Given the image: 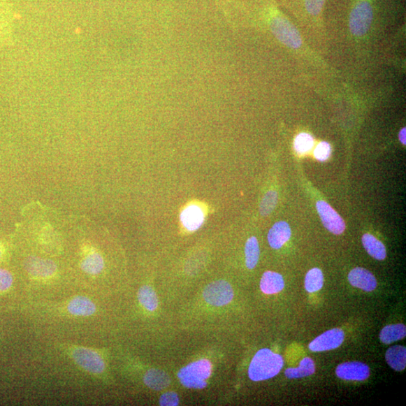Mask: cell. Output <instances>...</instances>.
Wrapping results in <instances>:
<instances>
[{
  "mask_svg": "<svg viewBox=\"0 0 406 406\" xmlns=\"http://www.w3.org/2000/svg\"><path fill=\"white\" fill-rule=\"evenodd\" d=\"M406 335V328L403 324L386 326L380 333L379 338L384 344H391L403 340Z\"/></svg>",
  "mask_w": 406,
  "mask_h": 406,
  "instance_id": "obj_21",
  "label": "cell"
},
{
  "mask_svg": "<svg viewBox=\"0 0 406 406\" xmlns=\"http://www.w3.org/2000/svg\"><path fill=\"white\" fill-rule=\"evenodd\" d=\"M13 276L9 271L0 268V292H5L12 288Z\"/></svg>",
  "mask_w": 406,
  "mask_h": 406,
  "instance_id": "obj_29",
  "label": "cell"
},
{
  "mask_svg": "<svg viewBox=\"0 0 406 406\" xmlns=\"http://www.w3.org/2000/svg\"><path fill=\"white\" fill-rule=\"evenodd\" d=\"M26 268L28 273L35 278L42 280L52 278L57 270L53 261L39 259L37 256L29 257L26 262Z\"/></svg>",
  "mask_w": 406,
  "mask_h": 406,
  "instance_id": "obj_10",
  "label": "cell"
},
{
  "mask_svg": "<svg viewBox=\"0 0 406 406\" xmlns=\"http://www.w3.org/2000/svg\"><path fill=\"white\" fill-rule=\"evenodd\" d=\"M284 288L283 276L275 272H266L261 282V289L266 294L280 293Z\"/></svg>",
  "mask_w": 406,
  "mask_h": 406,
  "instance_id": "obj_17",
  "label": "cell"
},
{
  "mask_svg": "<svg viewBox=\"0 0 406 406\" xmlns=\"http://www.w3.org/2000/svg\"><path fill=\"white\" fill-rule=\"evenodd\" d=\"M405 133H406L405 128H403V129H402V130L399 134L400 140L402 143V144H403V145L406 144Z\"/></svg>",
  "mask_w": 406,
  "mask_h": 406,
  "instance_id": "obj_32",
  "label": "cell"
},
{
  "mask_svg": "<svg viewBox=\"0 0 406 406\" xmlns=\"http://www.w3.org/2000/svg\"><path fill=\"white\" fill-rule=\"evenodd\" d=\"M284 360L281 355L268 349L257 352L250 364L249 378L254 382L264 381L275 377L282 370Z\"/></svg>",
  "mask_w": 406,
  "mask_h": 406,
  "instance_id": "obj_1",
  "label": "cell"
},
{
  "mask_svg": "<svg viewBox=\"0 0 406 406\" xmlns=\"http://www.w3.org/2000/svg\"><path fill=\"white\" fill-rule=\"evenodd\" d=\"M144 382L152 390L161 391L170 385L171 378L165 372L153 369L145 375Z\"/></svg>",
  "mask_w": 406,
  "mask_h": 406,
  "instance_id": "obj_18",
  "label": "cell"
},
{
  "mask_svg": "<svg viewBox=\"0 0 406 406\" xmlns=\"http://www.w3.org/2000/svg\"><path fill=\"white\" fill-rule=\"evenodd\" d=\"M336 375L348 381H364L370 377V368L361 362H346L338 366Z\"/></svg>",
  "mask_w": 406,
  "mask_h": 406,
  "instance_id": "obj_9",
  "label": "cell"
},
{
  "mask_svg": "<svg viewBox=\"0 0 406 406\" xmlns=\"http://www.w3.org/2000/svg\"><path fill=\"white\" fill-rule=\"evenodd\" d=\"M14 15L8 5L0 0V48L12 39Z\"/></svg>",
  "mask_w": 406,
  "mask_h": 406,
  "instance_id": "obj_12",
  "label": "cell"
},
{
  "mask_svg": "<svg viewBox=\"0 0 406 406\" xmlns=\"http://www.w3.org/2000/svg\"><path fill=\"white\" fill-rule=\"evenodd\" d=\"M324 285V275L322 271L318 268H314L306 274L305 280V288L309 293L319 291Z\"/></svg>",
  "mask_w": 406,
  "mask_h": 406,
  "instance_id": "obj_24",
  "label": "cell"
},
{
  "mask_svg": "<svg viewBox=\"0 0 406 406\" xmlns=\"http://www.w3.org/2000/svg\"><path fill=\"white\" fill-rule=\"evenodd\" d=\"M270 27L273 35L284 45L294 49L302 45V38L298 31L284 17L273 15L270 19Z\"/></svg>",
  "mask_w": 406,
  "mask_h": 406,
  "instance_id": "obj_3",
  "label": "cell"
},
{
  "mask_svg": "<svg viewBox=\"0 0 406 406\" xmlns=\"http://www.w3.org/2000/svg\"><path fill=\"white\" fill-rule=\"evenodd\" d=\"M331 154V147L328 143L322 142L315 148L314 155L317 160L326 161L328 159Z\"/></svg>",
  "mask_w": 406,
  "mask_h": 406,
  "instance_id": "obj_28",
  "label": "cell"
},
{
  "mask_svg": "<svg viewBox=\"0 0 406 406\" xmlns=\"http://www.w3.org/2000/svg\"><path fill=\"white\" fill-rule=\"evenodd\" d=\"M345 340V333L341 329L326 331L310 344V349L314 352L330 351L340 347Z\"/></svg>",
  "mask_w": 406,
  "mask_h": 406,
  "instance_id": "obj_8",
  "label": "cell"
},
{
  "mask_svg": "<svg viewBox=\"0 0 406 406\" xmlns=\"http://www.w3.org/2000/svg\"><path fill=\"white\" fill-rule=\"evenodd\" d=\"M105 266L103 256L94 249H88L81 262V268L87 274L96 275L101 274Z\"/></svg>",
  "mask_w": 406,
  "mask_h": 406,
  "instance_id": "obj_15",
  "label": "cell"
},
{
  "mask_svg": "<svg viewBox=\"0 0 406 406\" xmlns=\"http://www.w3.org/2000/svg\"><path fill=\"white\" fill-rule=\"evenodd\" d=\"M315 372V365L312 359L305 358L300 362L298 368H289L285 370V376L289 379H301L312 375Z\"/></svg>",
  "mask_w": 406,
  "mask_h": 406,
  "instance_id": "obj_22",
  "label": "cell"
},
{
  "mask_svg": "<svg viewBox=\"0 0 406 406\" xmlns=\"http://www.w3.org/2000/svg\"><path fill=\"white\" fill-rule=\"evenodd\" d=\"M325 0H305L307 11L312 15H319L322 10Z\"/></svg>",
  "mask_w": 406,
  "mask_h": 406,
  "instance_id": "obj_30",
  "label": "cell"
},
{
  "mask_svg": "<svg viewBox=\"0 0 406 406\" xmlns=\"http://www.w3.org/2000/svg\"><path fill=\"white\" fill-rule=\"evenodd\" d=\"M177 395L174 392H168L161 396L160 404L163 406H175L178 405Z\"/></svg>",
  "mask_w": 406,
  "mask_h": 406,
  "instance_id": "obj_31",
  "label": "cell"
},
{
  "mask_svg": "<svg viewBox=\"0 0 406 406\" xmlns=\"http://www.w3.org/2000/svg\"><path fill=\"white\" fill-rule=\"evenodd\" d=\"M291 230L289 224L280 222L273 225L268 233V242L274 249H280L291 239Z\"/></svg>",
  "mask_w": 406,
  "mask_h": 406,
  "instance_id": "obj_14",
  "label": "cell"
},
{
  "mask_svg": "<svg viewBox=\"0 0 406 406\" xmlns=\"http://www.w3.org/2000/svg\"><path fill=\"white\" fill-rule=\"evenodd\" d=\"M231 285L225 281H217L208 285L203 292L204 300L213 306H223L233 298Z\"/></svg>",
  "mask_w": 406,
  "mask_h": 406,
  "instance_id": "obj_6",
  "label": "cell"
},
{
  "mask_svg": "<svg viewBox=\"0 0 406 406\" xmlns=\"http://www.w3.org/2000/svg\"><path fill=\"white\" fill-rule=\"evenodd\" d=\"M386 361L396 371H403L406 366V349L404 346L394 345L385 354Z\"/></svg>",
  "mask_w": 406,
  "mask_h": 406,
  "instance_id": "obj_19",
  "label": "cell"
},
{
  "mask_svg": "<svg viewBox=\"0 0 406 406\" xmlns=\"http://www.w3.org/2000/svg\"><path fill=\"white\" fill-rule=\"evenodd\" d=\"M3 254V247H2V246H1V245H0V259H2Z\"/></svg>",
  "mask_w": 406,
  "mask_h": 406,
  "instance_id": "obj_33",
  "label": "cell"
},
{
  "mask_svg": "<svg viewBox=\"0 0 406 406\" xmlns=\"http://www.w3.org/2000/svg\"><path fill=\"white\" fill-rule=\"evenodd\" d=\"M212 365L209 361L194 362L178 372L182 384L187 388L203 389L206 387V379L210 378Z\"/></svg>",
  "mask_w": 406,
  "mask_h": 406,
  "instance_id": "obj_2",
  "label": "cell"
},
{
  "mask_svg": "<svg viewBox=\"0 0 406 406\" xmlns=\"http://www.w3.org/2000/svg\"><path fill=\"white\" fill-rule=\"evenodd\" d=\"M278 203V194L275 191L267 192L260 205L261 215H269L274 210Z\"/></svg>",
  "mask_w": 406,
  "mask_h": 406,
  "instance_id": "obj_27",
  "label": "cell"
},
{
  "mask_svg": "<svg viewBox=\"0 0 406 406\" xmlns=\"http://www.w3.org/2000/svg\"><path fill=\"white\" fill-rule=\"evenodd\" d=\"M349 281L355 288L366 292L373 291L377 287V281H376L375 276L368 270L361 268V267L350 272Z\"/></svg>",
  "mask_w": 406,
  "mask_h": 406,
  "instance_id": "obj_13",
  "label": "cell"
},
{
  "mask_svg": "<svg viewBox=\"0 0 406 406\" xmlns=\"http://www.w3.org/2000/svg\"><path fill=\"white\" fill-rule=\"evenodd\" d=\"M373 17L372 7L368 0H361L355 5L350 15V29L356 36L368 32Z\"/></svg>",
  "mask_w": 406,
  "mask_h": 406,
  "instance_id": "obj_4",
  "label": "cell"
},
{
  "mask_svg": "<svg viewBox=\"0 0 406 406\" xmlns=\"http://www.w3.org/2000/svg\"><path fill=\"white\" fill-rule=\"evenodd\" d=\"M316 208L326 229L335 235H340L345 231V224L343 219L328 203L319 201Z\"/></svg>",
  "mask_w": 406,
  "mask_h": 406,
  "instance_id": "obj_7",
  "label": "cell"
},
{
  "mask_svg": "<svg viewBox=\"0 0 406 406\" xmlns=\"http://www.w3.org/2000/svg\"><path fill=\"white\" fill-rule=\"evenodd\" d=\"M313 146L314 138L308 133H300L295 138L294 147L297 153L303 154L309 152Z\"/></svg>",
  "mask_w": 406,
  "mask_h": 406,
  "instance_id": "obj_26",
  "label": "cell"
},
{
  "mask_svg": "<svg viewBox=\"0 0 406 406\" xmlns=\"http://www.w3.org/2000/svg\"><path fill=\"white\" fill-rule=\"evenodd\" d=\"M75 362L85 371L100 375L105 370L106 365L102 356L96 351L84 347H75L71 351Z\"/></svg>",
  "mask_w": 406,
  "mask_h": 406,
  "instance_id": "obj_5",
  "label": "cell"
},
{
  "mask_svg": "<svg viewBox=\"0 0 406 406\" xmlns=\"http://www.w3.org/2000/svg\"><path fill=\"white\" fill-rule=\"evenodd\" d=\"M180 221L184 229L191 232L200 229L205 221V213L202 207L191 204L181 212Z\"/></svg>",
  "mask_w": 406,
  "mask_h": 406,
  "instance_id": "obj_11",
  "label": "cell"
},
{
  "mask_svg": "<svg viewBox=\"0 0 406 406\" xmlns=\"http://www.w3.org/2000/svg\"><path fill=\"white\" fill-rule=\"evenodd\" d=\"M362 242L365 251L368 252L373 259L383 261L386 259V256H387L385 246L373 235L368 233L364 234L362 237Z\"/></svg>",
  "mask_w": 406,
  "mask_h": 406,
  "instance_id": "obj_20",
  "label": "cell"
},
{
  "mask_svg": "<svg viewBox=\"0 0 406 406\" xmlns=\"http://www.w3.org/2000/svg\"><path fill=\"white\" fill-rule=\"evenodd\" d=\"M138 298L147 310L153 312L157 309L158 305L157 297L151 287H142L138 291Z\"/></svg>",
  "mask_w": 406,
  "mask_h": 406,
  "instance_id": "obj_25",
  "label": "cell"
},
{
  "mask_svg": "<svg viewBox=\"0 0 406 406\" xmlns=\"http://www.w3.org/2000/svg\"><path fill=\"white\" fill-rule=\"evenodd\" d=\"M67 311L69 314L78 317H88L95 314L96 305L86 296H78L74 297L67 305Z\"/></svg>",
  "mask_w": 406,
  "mask_h": 406,
  "instance_id": "obj_16",
  "label": "cell"
},
{
  "mask_svg": "<svg viewBox=\"0 0 406 406\" xmlns=\"http://www.w3.org/2000/svg\"><path fill=\"white\" fill-rule=\"evenodd\" d=\"M260 257V247L256 238L251 237L245 245V262L246 266L249 270L254 268L259 263Z\"/></svg>",
  "mask_w": 406,
  "mask_h": 406,
  "instance_id": "obj_23",
  "label": "cell"
}]
</instances>
